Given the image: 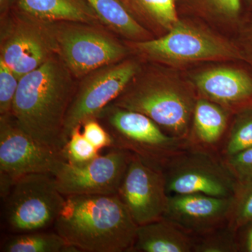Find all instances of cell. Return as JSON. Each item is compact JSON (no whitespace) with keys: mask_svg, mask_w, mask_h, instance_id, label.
<instances>
[{"mask_svg":"<svg viewBox=\"0 0 252 252\" xmlns=\"http://www.w3.org/2000/svg\"><path fill=\"white\" fill-rule=\"evenodd\" d=\"M192 84L202 98L221 107H238L240 110L252 104V71L250 68L211 67L193 75Z\"/></svg>","mask_w":252,"mask_h":252,"instance_id":"cell-14","label":"cell"},{"mask_svg":"<svg viewBox=\"0 0 252 252\" xmlns=\"http://www.w3.org/2000/svg\"><path fill=\"white\" fill-rule=\"evenodd\" d=\"M12 9L42 22L102 26L86 0H15Z\"/></svg>","mask_w":252,"mask_h":252,"instance_id":"cell-16","label":"cell"},{"mask_svg":"<svg viewBox=\"0 0 252 252\" xmlns=\"http://www.w3.org/2000/svg\"><path fill=\"white\" fill-rule=\"evenodd\" d=\"M20 79L0 60V117L11 115Z\"/></svg>","mask_w":252,"mask_h":252,"instance_id":"cell-25","label":"cell"},{"mask_svg":"<svg viewBox=\"0 0 252 252\" xmlns=\"http://www.w3.org/2000/svg\"><path fill=\"white\" fill-rule=\"evenodd\" d=\"M15 0H0V18L9 14L14 6Z\"/></svg>","mask_w":252,"mask_h":252,"instance_id":"cell-30","label":"cell"},{"mask_svg":"<svg viewBox=\"0 0 252 252\" xmlns=\"http://www.w3.org/2000/svg\"><path fill=\"white\" fill-rule=\"evenodd\" d=\"M56 54L76 79L126 59L130 50L102 26L51 23Z\"/></svg>","mask_w":252,"mask_h":252,"instance_id":"cell-5","label":"cell"},{"mask_svg":"<svg viewBox=\"0 0 252 252\" xmlns=\"http://www.w3.org/2000/svg\"><path fill=\"white\" fill-rule=\"evenodd\" d=\"M62 152L23 130L12 116L0 117V189L6 198L15 182L31 174L53 175Z\"/></svg>","mask_w":252,"mask_h":252,"instance_id":"cell-8","label":"cell"},{"mask_svg":"<svg viewBox=\"0 0 252 252\" xmlns=\"http://www.w3.org/2000/svg\"><path fill=\"white\" fill-rule=\"evenodd\" d=\"M56 55L51 23L12 9L1 18L0 60L19 79Z\"/></svg>","mask_w":252,"mask_h":252,"instance_id":"cell-9","label":"cell"},{"mask_svg":"<svg viewBox=\"0 0 252 252\" xmlns=\"http://www.w3.org/2000/svg\"><path fill=\"white\" fill-rule=\"evenodd\" d=\"M177 5L207 21L215 23L241 22L243 0H176Z\"/></svg>","mask_w":252,"mask_h":252,"instance_id":"cell-22","label":"cell"},{"mask_svg":"<svg viewBox=\"0 0 252 252\" xmlns=\"http://www.w3.org/2000/svg\"><path fill=\"white\" fill-rule=\"evenodd\" d=\"M252 221V181L242 185V191L235 213V223L241 226Z\"/></svg>","mask_w":252,"mask_h":252,"instance_id":"cell-29","label":"cell"},{"mask_svg":"<svg viewBox=\"0 0 252 252\" xmlns=\"http://www.w3.org/2000/svg\"><path fill=\"white\" fill-rule=\"evenodd\" d=\"M141 69L138 61L126 59L95 69L81 79L66 115L64 132L67 140L73 128L90 118L97 117L112 103Z\"/></svg>","mask_w":252,"mask_h":252,"instance_id":"cell-10","label":"cell"},{"mask_svg":"<svg viewBox=\"0 0 252 252\" xmlns=\"http://www.w3.org/2000/svg\"><path fill=\"white\" fill-rule=\"evenodd\" d=\"M75 78L57 54L20 79L11 116L41 143L62 152L64 122L75 94Z\"/></svg>","mask_w":252,"mask_h":252,"instance_id":"cell-1","label":"cell"},{"mask_svg":"<svg viewBox=\"0 0 252 252\" xmlns=\"http://www.w3.org/2000/svg\"><path fill=\"white\" fill-rule=\"evenodd\" d=\"M193 121L194 130L199 140L205 144H215L224 132L227 114L220 104L200 97L195 103Z\"/></svg>","mask_w":252,"mask_h":252,"instance_id":"cell-20","label":"cell"},{"mask_svg":"<svg viewBox=\"0 0 252 252\" xmlns=\"http://www.w3.org/2000/svg\"><path fill=\"white\" fill-rule=\"evenodd\" d=\"M130 52L139 57L173 67L209 61H242L235 42L203 26L179 19L170 31L148 40L127 41Z\"/></svg>","mask_w":252,"mask_h":252,"instance_id":"cell-4","label":"cell"},{"mask_svg":"<svg viewBox=\"0 0 252 252\" xmlns=\"http://www.w3.org/2000/svg\"><path fill=\"white\" fill-rule=\"evenodd\" d=\"M227 167L242 185L252 181V147L230 156Z\"/></svg>","mask_w":252,"mask_h":252,"instance_id":"cell-27","label":"cell"},{"mask_svg":"<svg viewBox=\"0 0 252 252\" xmlns=\"http://www.w3.org/2000/svg\"><path fill=\"white\" fill-rule=\"evenodd\" d=\"M235 44L242 56V61L252 71V11L239 24Z\"/></svg>","mask_w":252,"mask_h":252,"instance_id":"cell-28","label":"cell"},{"mask_svg":"<svg viewBox=\"0 0 252 252\" xmlns=\"http://www.w3.org/2000/svg\"><path fill=\"white\" fill-rule=\"evenodd\" d=\"M234 198L204 194H182L169 197L165 218L182 229L201 232L211 229L228 215Z\"/></svg>","mask_w":252,"mask_h":252,"instance_id":"cell-15","label":"cell"},{"mask_svg":"<svg viewBox=\"0 0 252 252\" xmlns=\"http://www.w3.org/2000/svg\"><path fill=\"white\" fill-rule=\"evenodd\" d=\"M54 226L79 252H122L133 248L138 225L118 194L65 197Z\"/></svg>","mask_w":252,"mask_h":252,"instance_id":"cell-2","label":"cell"},{"mask_svg":"<svg viewBox=\"0 0 252 252\" xmlns=\"http://www.w3.org/2000/svg\"><path fill=\"white\" fill-rule=\"evenodd\" d=\"M132 154L113 148L106 155L96 157L82 165L61 160L53 176L64 196L81 195H114L127 169Z\"/></svg>","mask_w":252,"mask_h":252,"instance_id":"cell-11","label":"cell"},{"mask_svg":"<svg viewBox=\"0 0 252 252\" xmlns=\"http://www.w3.org/2000/svg\"><path fill=\"white\" fill-rule=\"evenodd\" d=\"M106 29L127 41L152 39V33L141 24L122 0H86Z\"/></svg>","mask_w":252,"mask_h":252,"instance_id":"cell-18","label":"cell"},{"mask_svg":"<svg viewBox=\"0 0 252 252\" xmlns=\"http://www.w3.org/2000/svg\"><path fill=\"white\" fill-rule=\"evenodd\" d=\"M136 19L149 30L165 34L179 21L176 0H122Z\"/></svg>","mask_w":252,"mask_h":252,"instance_id":"cell-19","label":"cell"},{"mask_svg":"<svg viewBox=\"0 0 252 252\" xmlns=\"http://www.w3.org/2000/svg\"><path fill=\"white\" fill-rule=\"evenodd\" d=\"M97 118L112 135L114 148L137 156L158 168L185 148V140L169 135L142 113L109 104Z\"/></svg>","mask_w":252,"mask_h":252,"instance_id":"cell-6","label":"cell"},{"mask_svg":"<svg viewBox=\"0 0 252 252\" xmlns=\"http://www.w3.org/2000/svg\"><path fill=\"white\" fill-rule=\"evenodd\" d=\"M132 249L144 252H188L193 243L182 228L163 217L139 225Z\"/></svg>","mask_w":252,"mask_h":252,"instance_id":"cell-17","label":"cell"},{"mask_svg":"<svg viewBox=\"0 0 252 252\" xmlns=\"http://www.w3.org/2000/svg\"><path fill=\"white\" fill-rule=\"evenodd\" d=\"M6 198V223L15 234L44 230L54 225L66 199L49 174L23 176Z\"/></svg>","mask_w":252,"mask_h":252,"instance_id":"cell-7","label":"cell"},{"mask_svg":"<svg viewBox=\"0 0 252 252\" xmlns=\"http://www.w3.org/2000/svg\"><path fill=\"white\" fill-rule=\"evenodd\" d=\"M252 147V104L238 111L226 146L228 157Z\"/></svg>","mask_w":252,"mask_h":252,"instance_id":"cell-23","label":"cell"},{"mask_svg":"<svg viewBox=\"0 0 252 252\" xmlns=\"http://www.w3.org/2000/svg\"><path fill=\"white\" fill-rule=\"evenodd\" d=\"M117 194L138 226L161 220L168 208L163 172L133 154Z\"/></svg>","mask_w":252,"mask_h":252,"instance_id":"cell-13","label":"cell"},{"mask_svg":"<svg viewBox=\"0 0 252 252\" xmlns=\"http://www.w3.org/2000/svg\"><path fill=\"white\" fill-rule=\"evenodd\" d=\"M164 174L167 193L204 194L233 198L238 181L227 166L200 153L183 152L172 158Z\"/></svg>","mask_w":252,"mask_h":252,"instance_id":"cell-12","label":"cell"},{"mask_svg":"<svg viewBox=\"0 0 252 252\" xmlns=\"http://www.w3.org/2000/svg\"><path fill=\"white\" fill-rule=\"evenodd\" d=\"M250 11H252V0H244Z\"/></svg>","mask_w":252,"mask_h":252,"instance_id":"cell-32","label":"cell"},{"mask_svg":"<svg viewBox=\"0 0 252 252\" xmlns=\"http://www.w3.org/2000/svg\"><path fill=\"white\" fill-rule=\"evenodd\" d=\"M197 99L183 81L162 73L142 69L112 103L142 113L175 138L189 136Z\"/></svg>","mask_w":252,"mask_h":252,"instance_id":"cell-3","label":"cell"},{"mask_svg":"<svg viewBox=\"0 0 252 252\" xmlns=\"http://www.w3.org/2000/svg\"><path fill=\"white\" fill-rule=\"evenodd\" d=\"M1 252H79L70 246L57 232L44 230L19 233L6 240Z\"/></svg>","mask_w":252,"mask_h":252,"instance_id":"cell-21","label":"cell"},{"mask_svg":"<svg viewBox=\"0 0 252 252\" xmlns=\"http://www.w3.org/2000/svg\"><path fill=\"white\" fill-rule=\"evenodd\" d=\"M81 128L78 126L72 129L62 150L64 160L73 165H82L99 155L98 149L86 138Z\"/></svg>","mask_w":252,"mask_h":252,"instance_id":"cell-24","label":"cell"},{"mask_svg":"<svg viewBox=\"0 0 252 252\" xmlns=\"http://www.w3.org/2000/svg\"><path fill=\"white\" fill-rule=\"evenodd\" d=\"M247 248L248 252H252V227L249 230L247 238Z\"/></svg>","mask_w":252,"mask_h":252,"instance_id":"cell-31","label":"cell"},{"mask_svg":"<svg viewBox=\"0 0 252 252\" xmlns=\"http://www.w3.org/2000/svg\"><path fill=\"white\" fill-rule=\"evenodd\" d=\"M82 132L86 139L98 150L114 148V140L108 130L97 117H92L83 123Z\"/></svg>","mask_w":252,"mask_h":252,"instance_id":"cell-26","label":"cell"}]
</instances>
